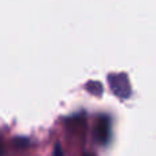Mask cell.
<instances>
[{
    "label": "cell",
    "mask_w": 156,
    "mask_h": 156,
    "mask_svg": "<svg viewBox=\"0 0 156 156\" xmlns=\"http://www.w3.org/2000/svg\"><path fill=\"white\" fill-rule=\"evenodd\" d=\"M54 156H63V152H62V148H60V145H56V147H55Z\"/></svg>",
    "instance_id": "4"
},
{
    "label": "cell",
    "mask_w": 156,
    "mask_h": 156,
    "mask_svg": "<svg viewBox=\"0 0 156 156\" xmlns=\"http://www.w3.org/2000/svg\"><path fill=\"white\" fill-rule=\"evenodd\" d=\"M85 156H89V155H85Z\"/></svg>",
    "instance_id": "6"
},
{
    "label": "cell",
    "mask_w": 156,
    "mask_h": 156,
    "mask_svg": "<svg viewBox=\"0 0 156 156\" xmlns=\"http://www.w3.org/2000/svg\"><path fill=\"white\" fill-rule=\"evenodd\" d=\"M2 155H3V145L0 144V156H2Z\"/></svg>",
    "instance_id": "5"
},
{
    "label": "cell",
    "mask_w": 156,
    "mask_h": 156,
    "mask_svg": "<svg viewBox=\"0 0 156 156\" xmlns=\"http://www.w3.org/2000/svg\"><path fill=\"white\" fill-rule=\"evenodd\" d=\"M86 88H88V90H90L93 94L103 93V88H101V85H100L99 82H89Z\"/></svg>",
    "instance_id": "3"
},
{
    "label": "cell",
    "mask_w": 156,
    "mask_h": 156,
    "mask_svg": "<svg viewBox=\"0 0 156 156\" xmlns=\"http://www.w3.org/2000/svg\"><path fill=\"white\" fill-rule=\"evenodd\" d=\"M111 122L108 116H101L96 125V130H94V137L100 144H107L111 137Z\"/></svg>",
    "instance_id": "2"
},
{
    "label": "cell",
    "mask_w": 156,
    "mask_h": 156,
    "mask_svg": "<svg viewBox=\"0 0 156 156\" xmlns=\"http://www.w3.org/2000/svg\"><path fill=\"white\" fill-rule=\"evenodd\" d=\"M108 82L112 92L121 99H127L132 94V88L126 74H111L108 77Z\"/></svg>",
    "instance_id": "1"
}]
</instances>
